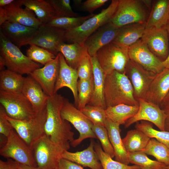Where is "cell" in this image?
I'll return each instance as SVG.
<instances>
[{
	"mask_svg": "<svg viewBox=\"0 0 169 169\" xmlns=\"http://www.w3.org/2000/svg\"><path fill=\"white\" fill-rule=\"evenodd\" d=\"M64 99L57 93L49 97L46 106L47 115L44 133L53 143L68 151L70 143L74 140V133L71 131L69 122L61 115Z\"/></svg>",
	"mask_w": 169,
	"mask_h": 169,
	"instance_id": "cell-1",
	"label": "cell"
},
{
	"mask_svg": "<svg viewBox=\"0 0 169 169\" xmlns=\"http://www.w3.org/2000/svg\"><path fill=\"white\" fill-rule=\"evenodd\" d=\"M104 95L107 108L122 104L139 106L131 83L125 73L114 71L105 76Z\"/></svg>",
	"mask_w": 169,
	"mask_h": 169,
	"instance_id": "cell-2",
	"label": "cell"
},
{
	"mask_svg": "<svg viewBox=\"0 0 169 169\" xmlns=\"http://www.w3.org/2000/svg\"><path fill=\"white\" fill-rule=\"evenodd\" d=\"M119 0H113L108 7L88 19L78 27L65 30V41L84 44L85 40L101 27L110 22L117 8Z\"/></svg>",
	"mask_w": 169,
	"mask_h": 169,
	"instance_id": "cell-3",
	"label": "cell"
},
{
	"mask_svg": "<svg viewBox=\"0 0 169 169\" xmlns=\"http://www.w3.org/2000/svg\"><path fill=\"white\" fill-rule=\"evenodd\" d=\"M0 54L8 69L23 75H30L41 65L25 55L20 48L6 38L0 31Z\"/></svg>",
	"mask_w": 169,
	"mask_h": 169,
	"instance_id": "cell-4",
	"label": "cell"
},
{
	"mask_svg": "<svg viewBox=\"0 0 169 169\" xmlns=\"http://www.w3.org/2000/svg\"><path fill=\"white\" fill-rule=\"evenodd\" d=\"M150 11L143 0H119L110 22L119 28L132 23H146Z\"/></svg>",
	"mask_w": 169,
	"mask_h": 169,
	"instance_id": "cell-5",
	"label": "cell"
},
{
	"mask_svg": "<svg viewBox=\"0 0 169 169\" xmlns=\"http://www.w3.org/2000/svg\"><path fill=\"white\" fill-rule=\"evenodd\" d=\"M96 55L105 76L114 71L125 73L126 67L130 60L128 48L113 42L100 49Z\"/></svg>",
	"mask_w": 169,
	"mask_h": 169,
	"instance_id": "cell-6",
	"label": "cell"
},
{
	"mask_svg": "<svg viewBox=\"0 0 169 169\" xmlns=\"http://www.w3.org/2000/svg\"><path fill=\"white\" fill-rule=\"evenodd\" d=\"M62 118L72 124L79 134V137L70 143L73 147L88 138L97 139L92 130L93 123L81 111L64 98L61 111Z\"/></svg>",
	"mask_w": 169,
	"mask_h": 169,
	"instance_id": "cell-7",
	"label": "cell"
},
{
	"mask_svg": "<svg viewBox=\"0 0 169 169\" xmlns=\"http://www.w3.org/2000/svg\"><path fill=\"white\" fill-rule=\"evenodd\" d=\"M31 147L40 169H56L65 151L53 143L45 134Z\"/></svg>",
	"mask_w": 169,
	"mask_h": 169,
	"instance_id": "cell-8",
	"label": "cell"
},
{
	"mask_svg": "<svg viewBox=\"0 0 169 169\" xmlns=\"http://www.w3.org/2000/svg\"><path fill=\"white\" fill-rule=\"evenodd\" d=\"M46 108L36 113L31 118L24 120L12 119L7 115L8 120L19 137L29 146L33 144L44 134L46 120Z\"/></svg>",
	"mask_w": 169,
	"mask_h": 169,
	"instance_id": "cell-9",
	"label": "cell"
},
{
	"mask_svg": "<svg viewBox=\"0 0 169 169\" xmlns=\"http://www.w3.org/2000/svg\"><path fill=\"white\" fill-rule=\"evenodd\" d=\"M0 103L8 117L17 120L29 119L36 114L33 106L22 93L0 91Z\"/></svg>",
	"mask_w": 169,
	"mask_h": 169,
	"instance_id": "cell-10",
	"label": "cell"
},
{
	"mask_svg": "<svg viewBox=\"0 0 169 169\" xmlns=\"http://www.w3.org/2000/svg\"><path fill=\"white\" fill-rule=\"evenodd\" d=\"M0 155L11 158L21 164L37 167L33 151L13 130L7 137L5 144L0 150Z\"/></svg>",
	"mask_w": 169,
	"mask_h": 169,
	"instance_id": "cell-11",
	"label": "cell"
},
{
	"mask_svg": "<svg viewBox=\"0 0 169 169\" xmlns=\"http://www.w3.org/2000/svg\"><path fill=\"white\" fill-rule=\"evenodd\" d=\"M125 73L131 83L135 99L137 100L140 99L145 100L150 84L156 74L130 59L126 67Z\"/></svg>",
	"mask_w": 169,
	"mask_h": 169,
	"instance_id": "cell-12",
	"label": "cell"
},
{
	"mask_svg": "<svg viewBox=\"0 0 169 169\" xmlns=\"http://www.w3.org/2000/svg\"><path fill=\"white\" fill-rule=\"evenodd\" d=\"M65 30L42 24L28 45H35L44 48L55 55L59 53L60 45L65 41Z\"/></svg>",
	"mask_w": 169,
	"mask_h": 169,
	"instance_id": "cell-13",
	"label": "cell"
},
{
	"mask_svg": "<svg viewBox=\"0 0 169 169\" xmlns=\"http://www.w3.org/2000/svg\"><path fill=\"white\" fill-rule=\"evenodd\" d=\"M22 6L20 0H18L4 7H0V25L9 21L38 29L42 23L33 11Z\"/></svg>",
	"mask_w": 169,
	"mask_h": 169,
	"instance_id": "cell-14",
	"label": "cell"
},
{
	"mask_svg": "<svg viewBox=\"0 0 169 169\" xmlns=\"http://www.w3.org/2000/svg\"><path fill=\"white\" fill-rule=\"evenodd\" d=\"M139 109L133 117L124 124L126 128L133 124L142 120L151 122L156 125L161 131H165L166 115L159 105L140 99L138 100Z\"/></svg>",
	"mask_w": 169,
	"mask_h": 169,
	"instance_id": "cell-15",
	"label": "cell"
},
{
	"mask_svg": "<svg viewBox=\"0 0 169 169\" xmlns=\"http://www.w3.org/2000/svg\"><path fill=\"white\" fill-rule=\"evenodd\" d=\"M128 54L130 60L155 74L165 68L163 61L150 51L141 39L128 48Z\"/></svg>",
	"mask_w": 169,
	"mask_h": 169,
	"instance_id": "cell-16",
	"label": "cell"
},
{
	"mask_svg": "<svg viewBox=\"0 0 169 169\" xmlns=\"http://www.w3.org/2000/svg\"><path fill=\"white\" fill-rule=\"evenodd\" d=\"M141 39L155 55L163 61L169 53V34L165 27L146 28Z\"/></svg>",
	"mask_w": 169,
	"mask_h": 169,
	"instance_id": "cell-17",
	"label": "cell"
},
{
	"mask_svg": "<svg viewBox=\"0 0 169 169\" xmlns=\"http://www.w3.org/2000/svg\"><path fill=\"white\" fill-rule=\"evenodd\" d=\"M60 68L59 53L52 61L41 68L35 69L30 75L41 86L45 93L51 96L54 93Z\"/></svg>",
	"mask_w": 169,
	"mask_h": 169,
	"instance_id": "cell-18",
	"label": "cell"
},
{
	"mask_svg": "<svg viewBox=\"0 0 169 169\" xmlns=\"http://www.w3.org/2000/svg\"><path fill=\"white\" fill-rule=\"evenodd\" d=\"M119 28L110 21L89 37L84 44L90 56L96 55L100 49L112 42L117 34Z\"/></svg>",
	"mask_w": 169,
	"mask_h": 169,
	"instance_id": "cell-19",
	"label": "cell"
},
{
	"mask_svg": "<svg viewBox=\"0 0 169 169\" xmlns=\"http://www.w3.org/2000/svg\"><path fill=\"white\" fill-rule=\"evenodd\" d=\"M0 31L8 39L20 48L28 45L36 33L37 29L6 21L0 25Z\"/></svg>",
	"mask_w": 169,
	"mask_h": 169,
	"instance_id": "cell-20",
	"label": "cell"
},
{
	"mask_svg": "<svg viewBox=\"0 0 169 169\" xmlns=\"http://www.w3.org/2000/svg\"><path fill=\"white\" fill-rule=\"evenodd\" d=\"M60 68L59 75L55 84L54 93L64 87L69 88L72 92L74 105L77 107L78 102L77 90L79 78L77 70L69 66L67 63L63 54L59 53Z\"/></svg>",
	"mask_w": 169,
	"mask_h": 169,
	"instance_id": "cell-21",
	"label": "cell"
},
{
	"mask_svg": "<svg viewBox=\"0 0 169 169\" xmlns=\"http://www.w3.org/2000/svg\"><path fill=\"white\" fill-rule=\"evenodd\" d=\"M22 93L30 102L36 113L46 108L49 96L30 75L25 78Z\"/></svg>",
	"mask_w": 169,
	"mask_h": 169,
	"instance_id": "cell-22",
	"label": "cell"
},
{
	"mask_svg": "<svg viewBox=\"0 0 169 169\" xmlns=\"http://www.w3.org/2000/svg\"><path fill=\"white\" fill-rule=\"evenodd\" d=\"M169 92V69L156 74L150 86L145 100L160 106Z\"/></svg>",
	"mask_w": 169,
	"mask_h": 169,
	"instance_id": "cell-23",
	"label": "cell"
},
{
	"mask_svg": "<svg viewBox=\"0 0 169 169\" xmlns=\"http://www.w3.org/2000/svg\"><path fill=\"white\" fill-rule=\"evenodd\" d=\"M95 144L91 140L88 147L80 151L72 152L65 150L62 158L91 169H103L95 150Z\"/></svg>",
	"mask_w": 169,
	"mask_h": 169,
	"instance_id": "cell-24",
	"label": "cell"
},
{
	"mask_svg": "<svg viewBox=\"0 0 169 169\" xmlns=\"http://www.w3.org/2000/svg\"><path fill=\"white\" fill-rule=\"evenodd\" d=\"M92 65L94 90L93 95L88 105L99 106L106 109L104 90L105 75L99 63L96 55L90 57Z\"/></svg>",
	"mask_w": 169,
	"mask_h": 169,
	"instance_id": "cell-25",
	"label": "cell"
},
{
	"mask_svg": "<svg viewBox=\"0 0 169 169\" xmlns=\"http://www.w3.org/2000/svg\"><path fill=\"white\" fill-rule=\"evenodd\" d=\"M146 23H132L119 28L112 42L129 48L141 38L146 29Z\"/></svg>",
	"mask_w": 169,
	"mask_h": 169,
	"instance_id": "cell-26",
	"label": "cell"
},
{
	"mask_svg": "<svg viewBox=\"0 0 169 169\" xmlns=\"http://www.w3.org/2000/svg\"><path fill=\"white\" fill-rule=\"evenodd\" d=\"M120 125L107 119L105 127L108 133L109 139L113 147L115 160L129 165L128 153L126 151L120 135Z\"/></svg>",
	"mask_w": 169,
	"mask_h": 169,
	"instance_id": "cell-27",
	"label": "cell"
},
{
	"mask_svg": "<svg viewBox=\"0 0 169 169\" xmlns=\"http://www.w3.org/2000/svg\"><path fill=\"white\" fill-rule=\"evenodd\" d=\"M169 0H158L152 3L146 23V28L164 27L169 22Z\"/></svg>",
	"mask_w": 169,
	"mask_h": 169,
	"instance_id": "cell-28",
	"label": "cell"
},
{
	"mask_svg": "<svg viewBox=\"0 0 169 169\" xmlns=\"http://www.w3.org/2000/svg\"><path fill=\"white\" fill-rule=\"evenodd\" d=\"M58 51L63 54L67 64L76 70L84 56L87 52L84 44L78 43H63L59 46Z\"/></svg>",
	"mask_w": 169,
	"mask_h": 169,
	"instance_id": "cell-29",
	"label": "cell"
},
{
	"mask_svg": "<svg viewBox=\"0 0 169 169\" xmlns=\"http://www.w3.org/2000/svg\"><path fill=\"white\" fill-rule=\"evenodd\" d=\"M22 6L33 11L42 24H47L55 16L54 9L46 0H20Z\"/></svg>",
	"mask_w": 169,
	"mask_h": 169,
	"instance_id": "cell-30",
	"label": "cell"
},
{
	"mask_svg": "<svg viewBox=\"0 0 169 169\" xmlns=\"http://www.w3.org/2000/svg\"><path fill=\"white\" fill-rule=\"evenodd\" d=\"M25 77L8 69L0 72V91L10 93H22Z\"/></svg>",
	"mask_w": 169,
	"mask_h": 169,
	"instance_id": "cell-31",
	"label": "cell"
},
{
	"mask_svg": "<svg viewBox=\"0 0 169 169\" xmlns=\"http://www.w3.org/2000/svg\"><path fill=\"white\" fill-rule=\"evenodd\" d=\"M150 139L143 132L136 129L128 131L122 141L126 151L130 153L142 151Z\"/></svg>",
	"mask_w": 169,
	"mask_h": 169,
	"instance_id": "cell-32",
	"label": "cell"
},
{
	"mask_svg": "<svg viewBox=\"0 0 169 169\" xmlns=\"http://www.w3.org/2000/svg\"><path fill=\"white\" fill-rule=\"evenodd\" d=\"M139 109V106L120 104L107 107L106 113L107 119L120 125H124L130 119L134 116Z\"/></svg>",
	"mask_w": 169,
	"mask_h": 169,
	"instance_id": "cell-33",
	"label": "cell"
},
{
	"mask_svg": "<svg viewBox=\"0 0 169 169\" xmlns=\"http://www.w3.org/2000/svg\"><path fill=\"white\" fill-rule=\"evenodd\" d=\"M142 151L128 153L130 163L138 166L140 169H167L168 166L149 158Z\"/></svg>",
	"mask_w": 169,
	"mask_h": 169,
	"instance_id": "cell-34",
	"label": "cell"
},
{
	"mask_svg": "<svg viewBox=\"0 0 169 169\" xmlns=\"http://www.w3.org/2000/svg\"><path fill=\"white\" fill-rule=\"evenodd\" d=\"M142 151L155 157L157 161L169 166V148L155 138H151Z\"/></svg>",
	"mask_w": 169,
	"mask_h": 169,
	"instance_id": "cell-35",
	"label": "cell"
},
{
	"mask_svg": "<svg viewBox=\"0 0 169 169\" xmlns=\"http://www.w3.org/2000/svg\"><path fill=\"white\" fill-rule=\"evenodd\" d=\"M94 149L103 169H140L138 166L127 165L113 160L98 143H95Z\"/></svg>",
	"mask_w": 169,
	"mask_h": 169,
	"instance_id": "cell-36",
	"label": "cell"
},
{
	"mask_svg": "<svg viewBox=\"0 0 169 169\" xmlns=\"http://www.w3.org/2000/svg\"><path fill=\"white\" fill-rule=\"evenodd\" d=\"M95 14L76 17H54L47 24L56 28L67 30L78 27Z\"/></svg>",
	"mask_w": 169,
	"mask_h": 169,
	"instance_id": "cell-37",
	"label": "cell"
},
{
	"mask_svg": "<svg viewBox=\"0 0 169 169\" xmlns=\"http://www.w3.org/2000/svg\"><path fill=\"white\" fill-rule=\"evenodd\" d=\"M78 102L77 108L80 110L89 104L94 90L93 77L89 79H80L78 81Z\"/></svg>",
	"mask_w": 169,
	"mask_h": 169,
	"instance_id": "cell-38",
	"label": "cell"
},
{
	"mask_svg": "<svg viewBox=\"0 0 169 169\" xmlns=\"http://www.w3.org/2000/svg\"><path fill=\"white\" fill-rule=\"evenodd\" d=\"M135 127L143 132L150 138H155L169 148V132L159 131L153 127L152 123L146 121L137 122Z\"/></svg>",
	"mask_w": 169,
	"mask_h": 169,
	"instance_id": "cell-39",
	"label": "cell"
},
{
	"mask_svg": "<svg viewBox=\"0 0 169 169\" xmlns=\"http://www.w3.org/2000/svg\"><path fill=\"white\" fill-rule=\"evenodd\" d=\"M26 54L31 60L44 65L52 61L56 56L47 50L33 44L30 45Z\"/></svg>",
	"mask_w": 169,
	"mask_h": 169,
	"instance_id": "cell-40",
	"label": "cell"
},
{
	"mask_svg": "<svg viewBox=\"0 0 169 169\" xmlns=\"http://www.w3.org/2000/svg\"><path fill=\"white\" fill-rule=\"evenodd\" d=\"M105 110L100 106L88 104L80 110L93 124L105 126L107 119Z\"/></svg>",
	"mask_w": 169,
	"mask_h": 169,
	"instance_id": "cell-41",
	"label": "cell"
},
{
	"mask_svg": "<svg viewBox=\"0 0 169 169\" xmlns=\"http://www.w3.org/2000/svg\"><path fill=\"white\" fill-rule=\"evenodd\" d=\"M92 130L100 141L103 151L112 158L115 157L113 147L110 141L107 130L104 126L93 124Z\"/></svg>",
	"mask_w": 169,
	"mask_h": 169,
	"instance_id": "cell-42",
	"label": "cell"
},
{
	"mask_svg": "<svg viewBox=\"0 0 169 169\" xmlns=\"http://www.w3.org/2000/svg\"><path fill=\"white\" fill-rule=\"evenodd\" d=\"M53 8L54 17H76L77 13L72 10L69 0H46Z\"/></svg>",
	"mask_w": 169,
	"mask_h": 169,
	"instance_id": "cell-43",
	"label": "cell"
},
{
	"mask_svg": "<svg viewBox=\"0 0 169 169\" xmlns=\"http://www.w3.org/2000/svg\"><path fill=\"white\" fill-rule=\"evenodd\" d=\"M77 71L80 79H89L93 77L90 56L88 52L81 60L77 69Z\"/></svg>",
	"mask_w": 169,
	"mask_h": 169,
	"instance_id": "cell-44",
	"label": "cell"
},
{
	"mask_svg": "<svg viewBox=\"0 0 169 169\" xmlns=\"http://www.w3.org/2000/svg\"><path fill=\"white\" fill-rule=\"evenodd\" d=\"M7 115L3 106L0 105V133L7 138L13 128L7 118Z\"/></svg>",
	"mask_w": 169,
	"mask_h": 169,
	"instance_id": "cell-45",
	"label": "cell"
},
{
	"mask_svg": "<svg viewBox=\"0 0 169 169\" xmlns=\"http://www.w3.org/2000/svg\"><path fill=\"white\" fill-rule=\"evenodd\" d=\"M108 1L107 0H87L83 3L82 7L84 10L92 13Z\"/></svg>",
	"mask_w": 169,
	"mask_h": 169,
	"instance_id": "cell-46",
	"label": "cell"
},
{
	"mask_svg": "<svg viewBox=\"0 0 169 169\" xmlns=\"http://www.w3.org/2000/svg\"><path fill=\"white\" fill-rule=\"evenodd\" d=\"M56 169H84L80 165L74 162L61 158Z\"/></svg>",
	"mask_w": 169,
	"mask_h": 169,
	"instance_id": "cell-47",
	"label": "cell"
},
{
	"mask_svg": "<svg viewBox=\"0 0 169 169\" xmlns=\"http://www.w3.org/2000/svg\"><path fill=\"white\" fill-rule=\"evenodd\" d=\"M20 164L11 158H8L6 161L0 160V169H17Z\"/></svg>",
	"mask_w": 169,
	"mask_h": 169,
	"instance_id": "cell-48",
	"label": "cell"
},
{
	"mask_svg": "<svg viewBox=\"0 0 169 169\" xmlns=\"http://www.w3.org/2000/svg\"><path fill=\"white\" fill-rule=\"evenodd\" d=\"M166 115L164 125L165 131L169 132V101L163 102L160 106Z\"/></svg>",
	"mask_w": 169,
	"mask_h": 169,
	"instance_id": "cell-49",
	"label": "cell"
},
{
	"mask_svg": "<svg viewBox=\"0 0 169 169\" xmlns=\"http://www.w3.org/2000/svg\"><path fill=\"white\" fill-rule=\"evenodd\" d=\"M14 0H0V7H3L7 6L14 1Z\"/></svg>",
	"mask_w": 169,
	"mask_h": 169,
	"instance_id": "cell-50",
	"label": "cell"
},
{
	"mask_svg": "<svg viewBox=\"0 0 169 169\" xmlns=\"http://www.w3.org/2000/svg\"><path fill=\"white\" fill-rule=\"evenodd\" d=\"M17 169H40L38 167H34L22 164H20Z\"/></svg>",
	"mask_w": 169,
	"mask_h": 169,
	"instance_id": "cell-51",
	"label": "cell"
},
{
	"mask_svg": "<svg viewBox=\"0 0 169 169\" xmlns=\"http://www.w3.org/2000/svg\"><path fill=\"white\" fill-rule=\"evenodd\" d=\"M6 66V62L4 58L1 56H0V71L5 70Z\"/></svg>",
	"mask_w": 169,
	"mask_h": 169,
	"instance_id": "cell-52",
	"label": "cell"
},
{
	"mask_svg": "<svg viewBox=\"0 0 169 169\" xmlns=\"http://www.w3.org/2000/svg\"><path fill=\"white\" fill-rule=\"evenodd\" d=\"M162 64L165 68L169 69V53L167 58L162 61Z\"/></svg>",
	"mask_w": 169,
	"mask_h": 169,
	"instance_id": "cell-53",
	"label": "cell"
},
{
	"mask_svg": "<svg viewBox=\"0 0 169 169\" xmlns=\"http://www.w3.org/2000/svg\"><path fill=\"white\" fill-rule=\"evenodd\" d=\"M169 101V92L167 94L166 97H165L163 100V102H166V101Z\"/></svg>",
	"mask_w": 169,
	"mask_h": 169,
	"instance_id": "cell-54",
	"label": "cell"
},
{
	"mask_svg": "<svg viewBox=\"0 0 169 169\" xmlns=\"http://www.w3.org/2000/svg\"><path fill=\"white\" fill-rule=\"evenodd\" d=\"M81 0H74V2L75 4L78 5L81 2Z\"/></svg>",
	"mask_w": 169,
	"mask_h": 169,
	"instance_id": "cell-55",
	"label": "cell"
},
{
	"mask_svg": "<svg viewBox=\"0 0 169 169\" xmlns=\"http://www.w3.org/2000/svg\"><path fill=\"white\" fill-rule=\"evenodd\" d=\"M169 34V22L165 27Z\"/></svg>",
	"mask_w": 169,
	"mask_h": 169,
	"instance_id": "cell-56",
	"label": "cell"
},
{
	"mask_svg": "<svg viewBox=\"0 0 169 169\" xmlns=\"http://www.w3.org/2000/svg\"><path fill=\"white\" fill-rule=\"evenodd\" d=\"M167 169H169V166H168Z\"/></svg>",
	"mask_w": 169,
	"mask_h": 169,
	"instance_id": "cell-57",
	"label": "cell"
},
{
	"mask_svg": "<svg viewBox=\"0 0 169 169\" xmlns=\"http://www.w3.org/2000/svg\"></svg>",
	"mask_w": 169,
	"mask_h": 169,
	"instance_id": "cell-58",
	"label": "cell"
}]
</instances>
